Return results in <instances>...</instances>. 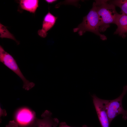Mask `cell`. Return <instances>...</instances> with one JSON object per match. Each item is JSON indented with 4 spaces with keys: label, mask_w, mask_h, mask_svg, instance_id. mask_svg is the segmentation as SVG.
Returning a JSON list of instances; mask_svg holds the SVG:
<instances>
[{
    "label": "cell",
    "mask_w": 127,
    "mask_h": 127,
    "mask_svg": "<svg viewBox=\"0 0 127 127\" xmlns=\"http://www.w3.org/2000/svg\"><path fill=\"white\" fill-rule=\"evenodd\" d=\"M0 37L1 38H7L12 39L14 40L17 44H20L19 42L17 40L14 36L10 33L6 27L0 24Z\"/></svg>",
    "instance_id": "cell-10"
},
{
    "label": "cell",
    "mask_w": 127,
    "mask_h": 127,
    "mask_svg": "<svg viewBox=\"0 0 127 127\" xmlns=\"http://www.w3.org/2000/svg\"><path fill=\"white\" fill-rule=\"evenodd\" d=\"M93 103L102 127H109L110 124L107 113L109 100L103 99L95 95H92Z\"/></svg>",
    "instance_id": "cell-5"
},
{
    "label": "cell",
    "mask_w": 127,
    "mask_h": 127,
    "mask_svg": "<svg viewBox=\"0 0 127 127\" xmlns=\"http://www.w3.org/2000/svg\"><path fill=\"white\" fill-rule=\"evenodd\" d=\"M94 2L99 18V32H104L109 27L110 24H115L119 14L115 6L109 0H97Z\"/></svg>",
    "instance_id": "cell-1"
},
{
    "label": "cell",
    "mask_w": 127,
    "mask_h": 127,
    "mask_svg": "<svg viewBox=\"0 0 127 127\" xmlns=\"http://www.w3.org/2000/svg\"><path fill=\"white\" fill-rule=\"evenodd\" d=\"M0 61L14 72L22 80L23 88L28 91L35 86L34 83L30 82L25 77L13 57L5 51L1 45L0 46Z\"/></svg>",
    "instance_id": "cell-3"
},
{
    "label": "cell",
    "mask_w": 127,
    "mask_h": 127,
    "mask_svg": "<svg viewBox=\"0 0 127 127\" xmlns=\"http://www.w3.org/2000/svg\"><path fill=\"white\" fill-rule=\"evenodd\" d=\"M82 127H88L86 125H84Z\"/></svg>",
    "instance_id": "cell-17"
},
{
    "label": "cell",
    "mask_w": 127,
    "mask_h": 127,
    "mask_svg": "<svg viewBox=\"0 0 127 127\" xmlns=\"http://www.w3.org/2000/svg\"><path fill=\"white\" fill-rule=\"evenodd\" d=\"M99 23L98 15L94 2L92 7L88 14L83 18L82 22L73 29L74 32H78L80 36L86 32H92L99 36L102 40L107 39L106 36L100 33L99 31Z\"/></svg>",
    "instance_id": "cell-2"
},
{
    "label": "cell",
    "mask_w": 127,
    "mask_h": 127,
    "mask_svg": "<svg viewBox=\"0 0 127 127\" xmlns=\"http://www.w3.org/2000/svg\"><path fill=\"white\" fill-rule=\"evenodd\" d=\"M115 24L117 28L114 34H118L124 38L127 33V15L119 14Z\"/></svg>",
    "instance_id": "cell-8"
},
{
    "label": "cell",
    "mask_w": 127,
    "mask_h": 127,
    "mask_svg": "<svg viewBox=\"0 0 127 127\" xmlns=\"http://www.w3.org/2000/svg\"><path fill=\"white\" fill-rule=\"evenodd\" d=\"M6 127H19L18 124L14 121H10Z\"/></svg>",
    "instance_id": "cell-12"
},
{
    "label": "cell",
    "mask_w": 127,
    "mask_h": 127,
    "mask_svg": "<svg viewBox=\"0 0 127 127\" xmlns=\"http://www.w3.org/2000/svg\"><path fill=\"white\" fill-rule=\"evenodd\" d=\"M36 117L35 112L25 108L19 110L16 116V119L17 122L23 124L30 123Z\"/></svg>",
    "instance_id": "cell-7"
},
{
    "label": "cell",
    "mask_w": 127,
    "mask_h": 127,
    "mask_svg": "<svg viewBox=\"0 0 127 127\" xmlns=\"http://www.w3.org/2000/svg\"><path fill=\"white\" fill-rule=\"evenodd\" d=\"M46 2L48 3L51 4L57 1V0H45Z\"/></svg>",
    "instance_id": "cell-16"
},
{
    "label": "cell",
    "mask_w": 127,
    "mask_h": 127,
    "mask_svg": "<svg viewBox=\"0 0 127 127\" xmlns=\"http://www.w3.org/2000/svg\"><path fill=\"white\" fill-rule=\"evenodd\" d=\"M109 2L119 7L121 10V13L127 15V0H109Z\"/></svg>",
    "instance_id": "cell-11"
},
{
    "label": "cell",
    "mask_w": 127,
    "mask_h": 127,
    "mask_svg": "<svg viewBox=\"0 0 127 127\" xmlns=\"http://www.w3.org/2000/svg\"><path fill=\"white\" fill-rule=\"evenodd\" d=\"M59 127H73L68 126L65 122H62L59 124Z\"/></svg>",
    "instance_id": "cell-13"
},
{
    "label": "cell",
    "mask_w": 127,
    "mask_h": 127,
    "mask_svg": "<svg viewBox=\"0 0 127 127\" xmlns=\"http://www.w3.org/2000/svg\"><path fill=\"white\" fill-rule=\"evenodd\" d=\"M35 118L31 122L29 127H36Z\"/></svg>",
    "instance_id": "cell-15"
},
{
    "label": "cell",
    "mask_w": 127,
    "mask_h": 127,
    "mask_svg": "<svg viewBox=\"0 0 127 127\" xmlns=\"http://www.w3.org/2000/svg\"><path fill=\"white\" fill-rule=\"evenodd\" d=\"M127 92V84L124 86L122 92L118 98L109 100L107 107V113L110 123L113 120L119 115H122L123 119H127V110L123 108V99Z\"/></svg>",
    "instance_id": "cell-4"
},
{
    "label": "cell",
    "mask_w": 127,
    "mask_h": 127,
    "mask_svg": "<svg viewBox=\"0 0 127 127\" xmlns=\"http://www.w3.org/2000/svg\"><path fill=\"white\" fill-rule=\"evenodd\" d=\"M6 115V111L0 108V117H1L2 116H5Z\"/></svg>",
    "instance_id": "cell-14"
},
{
    "label": "cell",
    "mask_w": 127,
    "mask_h": 127,
    "mask_svg": "<svg viewBox=\"0 0 127 127\" xmlns=\"http://www.w3.org/2000/svg\"><path fill=\"white\" fill-rule=\"evenodd\" d=\"M57 17L53 15L49 11L44 16L41 29L38 32V35L41 37L45 38L47 36V32L55 25Z\"/></svg>",
    "instance_id": "cell-6"
},
{
    "label": "cell",
    "mask_w": 127,
    "mask_h": 127,
    "mask_svg": "<svg viewBox=\"0 0 127 127\" xmlns=\"http://www.w3.org/2000/svg\"><path fill=\"white\" fill-rule=\"evenodd\" d=\"M38 0H21L20 1V6L22 9L31 13H35L38 7Z\"/></svg>",
    "instance_id": "cell-9"
}]
</instances>
